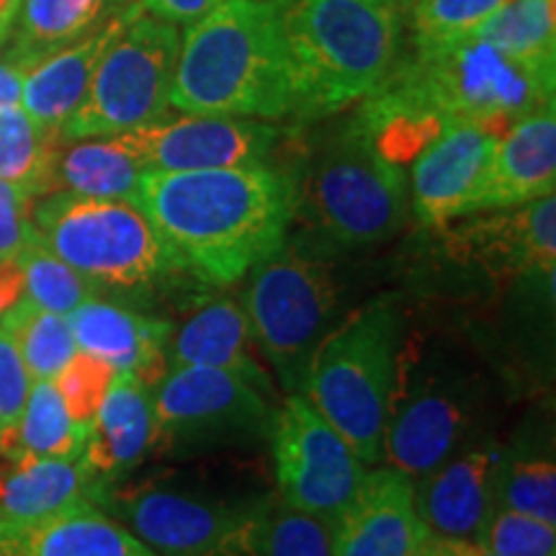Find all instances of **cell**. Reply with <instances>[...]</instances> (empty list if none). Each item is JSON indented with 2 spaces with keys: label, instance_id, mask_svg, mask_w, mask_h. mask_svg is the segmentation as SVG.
<instances>
[{
  "label": "cell",
  "instance_id": "7bdbcfd3",
  "mask_svg": "<svg viewBox=\"0 0 556 556\" xmlns=\"http://www.w3.org/2000/svg\"><path fill=\"white\" fill-rule=\"evenodd\" d=\"M420 556H482V548L471 544H456V541H441L433 539L422 548Z\"/></svg>",
  "mask_w": 556,
  "mask_h": 556
},
{
  "label": "cell",
  "instance_id": "f6af8a7d",
  "mask_svg": "<svg viewBox=\"0 0 556 556\" xmlns=\"http://www.w3.org/2000/svg\"><path fill=\"white\" fill-rule=\"evenodd\" d=\"M150 556H157V554H155V552H150Z\"/></svg>",
  "mask_w": 556,
  "mask_h": 556
},
{
  "label": "cell",
  "instance_id": "6da1fadb",
  "mask_svg": "<svg viewBox=\"0 0 556 556\" xmlns=\"http://www.w3.org/2000/svg\"><path fill=\"white\" fill-rule=\"evenodd\" d=\"M135 199L178 266L212 287L242 281L296 217V184L268 165L142 173Z\"/></svg>",
  "mask_w": 556,
  "mask_h": 556
},
{
  "label": "cell",
  "instance_id": "30bf717a",
  "mask_svg": "<svg viewBox=\"0 0 556 556\" xmlns=\"http://www.w3.org/2000/svg\"><path fill=\"white\" fill-rule=\"evenodd\" d=\"M266 433L278 497L325 526H336L368 471L351 443L302 392L287 394L274 407Z\"/></svg>",
  "mask_w": 556,
  "mask_h": 556
},
{
  "label": "cell",
  "instance_id": "d6986e66",
  "mask_svg": "<svg viewBox=\"0 0 556 556\" xmlns=\"http://www.w3.org/2000/svg\"><path fill=\"white\" fill-rule=\"evenodd\" d=\"M503 454L475 448L454 454L415 482V507L433 539L479 544L495 510V477Z\"/></svg>",
  "mask_w": 556,
  "mask_h": 556
},
{
  "label": "cell",
  "instance_id": "5bb4252c",
  "mask_svg": "<svg viewBox=\"0 0 556 556\" xmlns=\"http://www.w3.org/2000/svg\"><path fill=\"white\" fill-rule=\"evenodd\" d=\"M157 443L184 435L261 433L274 405L268 394L229 371L206 366H168L152 384Z\"/></svg>",
  "mask_w": 556,
  "mask_h": 556
},
{
  "label": "cell",
  "instance_id": "d590c367",
  "mask_svg": "<svg viewBox=\"0 0 556 556\" xmlns=\"http://www.w3.org/2000/svg\"><path fill=\"white\" fill-rule=\"evenodd\" d=\"M477 546L490 556H556V526L495 507Z\"/></svg>",
  "mask_w": 556,
  "mask_h": 556
},
{
  "label": "cell",
  "instance_id": "2e32d148",
  "mask_svg": "<svg viewBox=\"0 0 556 556\" xmlns=\"http://www.w3.org/2000/svg\"><path fill=\"white\" fill-rule=\"evenodd\" d=\"M332 556H420L430 541L415 507V482L394 467L368 469L330 528Z\"/></svg>",
  "mask_w": 556,
  "mask_h": 556
},
{
  "label": "cell",
  "instance_id": "836d02e7",
  "mask_svg": "<svg viewBox=\"0 0 556 556\" xmlns=\"http://www.w3.org/2000/svg\"><path fill=\"white\" fill-rule=\"evenodd\" d=\"M495 507L556 526V464L546 456L500 458Z\"/></svg>",
  "mask_w": 556,
  "mask_h": 556
},
{
  "label": "cell",
  "instance_id": "d4e9b609",
  "mask_svg": "<svg viewBox=\"0 0 556 556\" xmlns=\"http://www.w3.org/2000/svg\"><path fill=\"white\" fill-rule=\"evenodd\" d=\"M13 533L24 556H150L152 552L96 503L73 505Z\"/></svg>",
  "mask_w": 556,
  "mask_h": 556
},
{
  "label": "cell",
  "instance_id": "7a4b0ae2",
  "mask_svg": "<svg viewBox=\"0 0 556 556\" xmlns=\"http://www.w3.org/2000/svg\"><path fill=\"white\" fill-rule=\"evenodd\" d=\"M170 109L261 122L299 116L276 0H229L189 26L180 37Z\"/></svg>",
  "mask_w": 556,
  "mask_h": 556
},
{
  "label": "cell",
  "instance_id": "83f0119b",
  "mask_svg": "<svg viewBox=\"0 0 556 556\" xmlns=\"http://www.w3.org/2000/svg\"><path fill=\"white\" fill-rule=\"evenodd\" d=\"M88 428L67 413L54 381H34L18 422L0 435L3 456L78 458L86 448Z\"/></svg>",
  "mask_w": 556,
  "mask_h": 556
},
{
  "label": "cell",
  "instance_id": "f1b7e54d",
  "mask_svg": "<svg viewBox=\"0 0 556 556\" xmlns=\"http://www.w3.org/2000/svg\"><path fill=\"white\" fill-rule=\"evenodd\" d=\"M556 0H507L471 34L510 60L556 73Z\"/></svg>",
  "mask_w": 556,
  "mask_h": 556
},
{
  "label": "cell",
  "instance_id": "60d3db41",
  "mask_svg": "<svg viewBox=\"0 0 556 556\" xmlns=\"http://www.w3.org/2000/svg\"><path fill=\"white\" fill-rule=\"evenodd\" d=\"M24 296V281L16 261L0 263V319L9 315V309Z\"/></svg>",
  "mask_w": 556,
  "mask_h": 556
},
{
  "label": "cell",
  "instance_id": "cb8c5ba5",
  "mask_svg": "<svg viewBox=\"0 0 556 556\" xmlns=\"http://www.w3.org/2000/svg\"><path fill=\"white\" fill-rule=\"evenodd\" d=\"M127 9L109 18L106 24H101L96 31H90L88 37L73 41V45L62 47V50L47 54L31 67H26L18 103L34 122L60 135V129L86 99L101 54L106 52L111 39L119 31Z\"/></svg>",
  "mask_w": 556,
  "mask_h": 556
},
{
  "label": "cell",
  "instance_id": "277c9868",
  "mask_svg": "<svg viewBox=\"0 0 556 556\" xmlns=\"http://www.w3.org/2000/svg\"><path fill=\"white\" fill-rule=\"evenodd\" d=\"M397 348V312L389 299H374L332 325L304 368L302 394L366 467L381 462Z\"/></svg>",
  "mask_w": 556,
  "mask_h": 556
},
{
  "label": "cell",
  "instance_id": "8fae6325",
  "mask_svg": "<svg viewBox=\"0 0 556 556\" xmlns=\"http://www.w3.org/2000/svg\"><path fill=\"white\" fill-rule=\"evenodd\" d=\"M99 505L157 556H242L255 503H206L180 492L103 490Z\"/></svg>",
  "mask_w": 556,
  "mask_h": 556
},
{
  "label": "cell",
  "instance_id": "f35d334b",
  "mask_svg": "<svg viewBox=\"0 0 556 556\" xmlns=\"http://www.w3.org/2000/svg\"><path fill=\"white\" fill-rule=\"evenodd\" d=\"M31 193H26L18 186L0 180V263L16 261L37 235L31 219L34 208Z\"/></svg>",
  "mask_w": 556,
  "mask_h": 556
},
{
  "label": "cell",
  "instance_id": "9c48e42d",
  "mask_svg": "<svg viewBox=\"0 0 556 556\" xmlns=\"http://www.w3.org/2000/svg\"><path fill=\"white\" fill-rule=\"evenodd\" d=\"M178 50V26L150 16L135 0L60 139L124 135L168 116Z\"/></svg>",
  "mask_w": 556,
  "mask_h": 556
},
{
  "label": "cell",
  "instance_id": "bcb514c9",
  "mask_svg": "<svg viewBox=\"0 0 556 556\" xmlns=\"http://www.w3.org/2000/svg\"><path fill=\"white\" fill-rule=\"evenodd\" d=\"M482 556H490V554H486V552H482Z\"/></svg>",
  "mask_w": 556,
  "mask_h": 556
},
{
  "label": "cell",
  "instance_id": "ee69618b",
  "mask_svg": "<svg viewBox=\"0 0 556 556\" xmlns=\"http://www.w3.org/2000/svg\"><path fill=\"white\" fill-rule=\"evenodd\" d=\"M0 556H24L16 533L11 528H0Z\"/></svg>",
  "mask_w": 556,
  "mask_h": 556
},
{
  "label": "cell",
  "instance_id": "484cf974",
  "mask_svg": "<svg viewBox=\"0 0 556 556\" xmlns=\"http://www.w3.org/2000/svg\"><path fill=\"white\" fill-rule=\"evenodd\" d=\"M135 0H21L16 34L5 60L31 67L47 54L99 29Z\"/></svg>",
  "mask_w": 556,
  "mask_h": 556
},
{
  "label": "cell",
  "instance_id": "7dc6e473",
  "mask_svg": "<svg viewBox=\"0 0 556 556\" xmlns=\"http://www.w3.org/2000/svg\"><path fill=\"white\" fill-rule=\"evenodd\" d=\"M392 3H397V0H392Z\"/></svg>",
  "mask_w": 556,
  "mask_h": 556
},
{
  "label": "cell",
  "instance_id": "7402d4cb",
  "mask_svg": "<svg viewBox=\"0 0 556 556\" xmlns=\"http://www.w3.org/2000/svg\"><path fill=\"white\" fill-rule=\"evenodd\" d=\"M157 446L152 387L131 374H116L99 413L88 426L83 464L103 486Z\"/></svg>",
  "mask_w": 556,
  "mask_h": 556
},
{
  "label": "cell",
  "instance_id": "44dd1931",
  "mask_svg": "<svg viewBox=\"0 0 556 556\" xmlns=\"http://www.w3.org/2000/svg\"><path fill=\"white\" fill-rule=\"evenodd\" d=\"M103 486L83 458H34L0 454V528H29L67 507L96 503Z\"/></svg>",
  "mask_w": 556,
  "mask_h": 556
},
{
  "label": "cell",
  "instance_id": "8d00e7d4",
  "mask_svg": "<svg viewBox=\"0 0 556 556\" xmlns=\"http://www.w3.org/2000/svg\"><path fill=\"white\" fill-rule=\"evenodd\" d=\"M116 368L106 364V361L88 356V353L78 351L67 361L54 379L62 402H65L70 417L83 428L93 422L96 413H99L103 397H106L111 381L116 379Z\"/></svg>",
  "mask_w": 556,
  "mask_h": 556
},
{
  "label": "cell",
  "instance_id": "52a82bcc",
  "mask_svg": "<svg viewBox=\"0 0 556 556\" xmlns=\"http://www.w3.org/2000/svg\"><path fill=\"white\" fill-rule=\"evenodd\" d=\"M296 212L343 245H374L405 227L409 214L402 165L381 155L364 124L353 119L332 137L296 186Z\"/></svg>",
  "mask_w": 556,
  "mask_h": 556
},
{
  "label": "cell",
  "instance_id": "ffe728a7",
  "mask_svg": "<svg viewBox=\"0 0 556 556\" xmlns=\"http://www.w3.org/2000/svg\"><path fill=\"white\" fill-rule=\"evenodd\" d=\"M78 351L106 361L119 374H131L155 384L168 368V340L173 325L137 315L119 304L88 299L67 315Z\"/></svg>",
  "mask_w": 556,
  "mask_h": 556
},
{
  "label": "cell",
  "instance_id": "603a6c76",
  "mask_svg": "<svg viewBox=\"0 0 556 556\" xmlns=\"http://www.w3.org/2000/svg\"><path fill=\"white\" fill-rule=\"evenodd\" d=\"M255 338L248 315L235 299H212L193 309L168 340V366H206L250 381L263 394H274V379L255 361Z\"/></svg>",
  "mask_w": 556,
  "mask_h": 556
},
{
  "label": "cell",
  "instance_id": "d6a6232c",
  "mask_svg": "<svg viewBox=\"0 0 556 556\" xmlns=\"http://www.w3.org/2000/svg\"><path fill=\"white\" fill-rule=\"evenodd\" d=\"M16 263L24 281V299L41 309L67 317L75 307L96 296V283L62 261L39 235H34L29 245L21 250Z\"/></svg>",
  "mask_w": 556,
  "mask_h": 556
},
{
  "label": "cell",
  "instance_id": "ab89813d",
  "mask_svg": "<svg viewBox=\"0 0 556 556\" xmlns=\"http://www.w3.org/2000/svg\"><path fill=\"white\" fill-rule=\"evenodd\" d=\"M229 3V0H139L144 11L150 16L160 21H168V24H197L199 18H204L206 13H212L219 5Z\"/></svg>",
  "mask_w": 556,
  "mask_h": 556
},
{
  "label": "cell",
  "instance_id": "7c38bea8",
  "mask_svg": "<svg viewBox=\"0 0 556 556\" xmlns=\"http://www.w3.org/2000/svg\"><path fill=\"white\" fill-rule=\"evenodd\" d=\"M144 173L266 165L281 131L274 124L242 116L180 114L119 135Z\"/></svg>",
  "mask_w": 556,
  "mask_h": 556
},
{
  "label": "cell",
  "instance_id": "8992f818",
  "mask_svg": "<svg viewBox=\"0 0 556 556\" xmlns=\"http://www.w3.org/2000/svg\"><path fill=\"white\" fill-rule=\"evenodd\" d=\"M34 229L88 281L142 289L184 270L137 199L52 191L34 201Z\"/></svg>",
  "mask_w": 556,
  "mask_h": 556
},
{
  "label": "cell",
  "instance_id": "ac0fdd59",
  "mask_svg": "<svg viewBox=\"0 0 556 556\" xmlns=\"http://www.w3.org/2000/svg\"><path fill=\"white\" fill-rule=\"evenodd\" d=\"M552 193H556V109L548 103L513 122L497 137L469 199L467 217L520 206Z\"/></svg>",
  "mask_w": 556,
  "mask_h": 556
},
{
  "label": "cell",
  "instance_id": "1f68e13d",
  "mask_svg": "<svg viewBox=\"0 0 556 556\" xmlns=\"http://www.w3.org/2000/svg\"><path fill=\"white\" fill-rule=\"evenodd\" d=\"M0 325L16 340L34 381H54L67 361L78 353L67 317L41 309L24 296L0 319Z\"/></svg>",
  "mask_w": 556,
  "mask_h": 556
},
{
  "label": "cell",
  "instance_id": "5b68a950",
  "mask_svg": "<svg viewBox=\"0 0 556 556\" xmlns=\"http://www.w3.org/2000/svg\"><path fill=\"white\" fill-rule=\"evenodd\" d=\"M392 78L446 124H482L500 135L554 103V73L520 65L475 37L417 47V58L394 67Z\"/></svg>",
  "mask_w": 556,
  "mask_h": 556
},
{
  "label": "cell",
  "instance_id": "74e56055",
  "mask_svg": "<svg viewBox=\"0 0 556 556\" xmlns=\"http://www.w3.org/2000/svg\"><path fill=\"white\" fill-rule=\"evenodd\" d=\"M31 384L34 379L21 358L16 340L0 325V435L18 422Z\"/></svg>",
  "mask_w": 556,
  "mask_h": 556
},
{
  "label": "cell",
  "instance_id": "4316f807",
  "mask_svg": "<svg viewBox=\"0 0 556 556\" xmlns=\"http://www.w3.org/2000/svg\"><path fill=\"white\" fill-rule=\"evenodd\" d=\"M142 168L119 135L60 139L50 168V191L78 197L135 199Z\"/></svg>",
  "mask_w": 556,
  "mask_h": 556
},
{
  "label": "cell",
  "instance_id": "f546056e",
  "mask_svg": "<svg viewBox=\"0 0 556 556\" xmlns=\"http://www.w3.org/2000/svg\"><path fill=\"white\" fill-rule=\"evenodd\" d=\"M58 144V131L34 122L21 103L0 106V180H9L34 199L45 197L50 191V168Z\"/></svg>",
  "mask_w": 556,
  "mask_h": 556
},
{
  "label": "cell",
  "instance_id": "ba28073f",
  "mask_svg": "<svg viewBox=\"0 0 556 556\" xmlns=\"http://www.w3.org/2000/svg\"><path fill=\"white\" fill-rule=\"evenodd\" d=\"M248 278L245 309L255 345L289 394L302 392L307 361L338 312L340 283L328 261L289 238L261 261Z\"/></svg>",
  "mask_w": 556,
  "mask_h": 556
},
{
  "label": "cell",
  "instance_id": "e575fe53",
  "mask_svg": "<svg viewBox=\"0 0 556 556\" xmlns=\"http://www.w3.org/2000/svg\"><path fill=\"white\" fill-rule=\"evenodd\" d=\"M507 0H415L417 47H438L471 37Z\"/></svg>",
  "mask_w": 556,
  "mask_h": 556
},
{
  "label": "cell",
  "instance_id": "4fadbf2b",
  "mask_svg": "<svg viewBox=\"0 0 556 556\" xmlns=\"http://www.w3.org/2000/svg\"><path fill=\"white\" fill-rule=\"evenodd\" d=\"M469 420L464 389L422 377L397 356L381 435V458L389 467L417 482L456 454Z\"/></svg>",
  "mask_w": 556,
  "mask_h": 556
},
{
  "label": "cell",
  "instance_id": "e0dca14e",
  "mask_svg": "<svg viewBox=\"0 0 556 556\" xmlns=\"http://www.w3.org/2000/svg\"><path fill=\"white\" fill-rule=\"evenodd\" d=\"M500 131L482 124H448L413 160V212L422 227L441 229L467 217Z\"/></svg>",
  "mask_w": 556,
  "mask_h": 556
},
{
  "label": "cell",
  "instance_id": "b9f144b4",
  "mask_svg": "<svg viewBox=\"0 0 556 556\" xmlns=\"http://www.w3.org/2000/svg\"><path fill=\"white\" fill-rule=\"evenodd\" d=\"M26 70L11 60H0V106L18 103Z\"/></svg>",
  "mask_w": 556,
  "mask_h": 556
},
{
  "label": "cell",
  "instance_id": "9a60e30c",
  "mask_svg": "<svg viewBox=\"0 0 556 556\" xmlns=\"http://www.w3.org/2000/svg\"><path fill=\"white\" fill-rule=\"evenodd\" d=\"M469 217L456 227H441L451 258L484 268V274L505 281L523 276L552 281L556 270V193L497 208L484 217Z\"/></svg>",
  "mask_w": 556,
  "mask_h": 556
},
{
  "label": "cell",
  "instance_id": "3957f363",
  "mask_svg": "<svg viewBox=\"0 0 556 556\" xmlns=\"http://www.w3.org/2000/svg\"><path fill=\"white\" fill-rule=\"evenodd\" d=\"M294 65L299 114L323 116L371 96L397 67L392 0H276Z\"/></svg>",
  "mask_w": 556,
  "mask_h": 556
},
{
  "label": "cell",
  "instance_id": "4dcf8cb0",
  "mask_svg": "<svg viewBox=\"0 0 556 556\" xmlns=\"http://www.w3.org/2000/svg\"><path fill=\"white\" fill-rule=\"evenodd\" d=\"M242 556H332V533L323 520L283 503L263 497L250 516Z\"/></svg>",
  "mask_w": 556,
  "mask_h": 556
}]
</instances>
